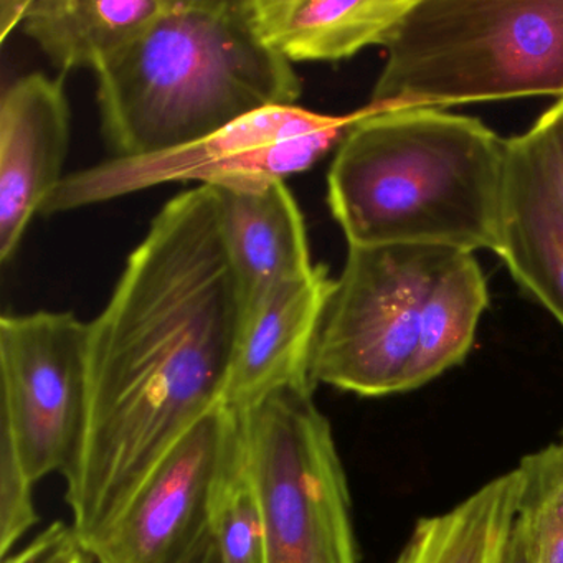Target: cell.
<instances>
[{
	"label": "cell",
	"mask_w": 563,
	"mask_h": 563,
	"mask_svg": "<svg viewBox=\"0 0 563 563\" xmlns=\"http://www.w3.org/2000/svg\"><path fill=\"white\" fill-rule=\"evenodd\" d=\"M240 413L265 563H358L347 477L314 390L285 388Z\"/></svg>",
	"instance_id": "cell-5"
},
{
	"label": "cell",
	"mask_w": 563,
	"mask_h": 563,
	"mask_svg": "<svg viewBox=\"0 0 563 563\" xmlns=\"http://www.w3.org/2000/svg\"><path fill=\"white\" fill-rule=\"evenodd\" d=\"M368 104L563 98V0H415L384 45Z\"/></svg>",
	"instance_id": "cell-4"
},
{
	"label": "cell",
	"mask_w": 563,
	"mask_h": 563,
	"mask_svg": "<svg viewBox=\"0 0 563 563\" xmlns=\"http://www.w3.org/2000/svg\"><path fill=\"white\" fill-rule=\"evenodd\" d=\"M239 410L202 418L137 490L117 522L88 545L97 563H179L209 530L210 504Z\"/></svg>",
	"instance_id": "cell-9"
},
{
	"label": "cell",
	"mask_w": 563,
	"mask_h": 563,
	"mask_svg": "<svg viewBox=\"0 0 563 563\" xmlns=\"http://www.w3.org/2000/svg\"><path fill=\"white\" fill-rule=\"evenodd\" d=\"M563 213V98L520 136H514Z\"/></svg>",
	"instance_id": "cell-21"
},
{
	"label": "cell",
	"mask_w": 563,
	"mask_h": 563,
	"mask_svg": "<svg viewBox=\"0 0 563 563\" xmlns=\"http://www.w3.org/2000/svg\"><path fill=\"white\" fill-rule=\"evenodd\" d=\"M516 470L530 563H563V440L527 454Z\"/></svg>",
	"instance_id": "cell-19"
},
{
	"label": "cell",
	"mask_w": 563,
	"mask_h": 563,
	"mask_svg": "<svg viewBox=\"0 0 563 563\" xmlns=\"http://www.w3.org/2000/svg\"><path fill=\"white\" fill-rule=\"evenodd\" d=\"M487 306L489 289L479 262L474 253H456L428 292L404 394L430 384L467 357Z\"/></svg>",
	"instance_id": "cell-17"
},
{
	"label": "cell",
	"mask_w": 563,
	"mask_h": 563,
	"mask_svg": "<svg viewBox=\"0 0 563 563\" xmlns=\"http://www.w3.org/2000/svg\"><path fill=\"white\" fill-rule=\"evenodd\" d=\"M88 322L74 312L0 319V437L35 484L74 463L87 411Z\"/></svg>",
	"instance_id": "cell-8"
},
{
	"label": "cell",
	"mask_w": 563,
	"mask_h": 563,
	"mask_svg": "<svg viewBox=\"0 0 563 563\" xmlns=\"http://www.w3.org/2000/svg\"><path fill=\"white\" fill-rule=\"evenodd\" d=\"M562 440H563V431H562Z\"/></svg>",
	"instance_id": "cell-26"
},
{
	"label": "cell",
	"mask_w": 563,
	"mask_h": 563,
	"mask_svg": "<svg viewBox=\"0 0 563 563\" xmlns=\"http://www.w3.org/2000/svg\"><path fill=\"white\" fill-rule=\"evenodd\" d=\"M212 189L245 308L314 272L305 219L285 180L243 179Z\"/></svg>",
	"instance_id": "cell-12"
},
{
	"label": "cell",
	"mask_w": 563,
	"mask_h": 563,
	"mask_svg": "<svg viewBox=\"0 0 563 563\" xmlns=\"http://www.w3.org/2000/svg\"><path fill=\"white\" fill-rule=\"evenodd\" d=\"M496 255L514 282L563 328V213L514 137L507 140L503 229Z\"/></svg>",
	"instance_id": "cell-14"
},
{
	"label": "cell",
	"mask_w": 563,
	"mask_h": 563,
	"mask_svg": "<svg viewBox=\"0 0 563 563\" xmlns=\"http://www.w3.org/2000/svg\"><path fill=\"white\" fill-rule=\"evenodd\" d=\"M71 113L65 77L29 74L0 98V260L14 258L32 219L64 183Z\"/></svg>",
	"instance_id": "cell-10"
},
{
	"label": "cell",
	"mask_w": 563,
	"mask_h": 563,
	"mask_svg": "<svg viewBox=\"0 0 563 563\" xmlns=\"http://www.w3.org/2000/svg\"><path fill=\"white\" fill-rule=\"evenodd\" d=\"M209 529L223 563H265L262 504L250 470L242 413L210 504Z\"/></svg>",
	"instance_id": "cell-18"
},
{
	"label": "cell",
	"mask_w": 563,
	"mask_h": 563,
	"mask_svg": "<svg viewBox=\"0 0 563 563\" xmlns=\"http://www.w3.org/2000/svg\"><path fill=\"white\" fill-rule=\"evenodd\" d=\"M169 0H31L22 32L62 77L97 74L133 42Z\"/></svg>",
	"instance_id": "cell-15"
},
{
	"label": "cell",
	"mask_w": 563,
	"mask_h": 563,
	"mask_svg": "<svg viewBox=\"0 0 563 563\" xmlns=\"http://www.w3.org/2000/svg\"><path fill=\"white\" fill-rule=\"evenodd\" d=\"M415 0H250L263 41L289 64L341 62L387 44Z\"/></svg>",
	"instance_id": "cell-13"
},
{
	"label": "cell",
	"mask_w": 563,
	"mask_h": 563,
	"mask_svg": "<svg viewBox=\"0 0 563 563\" xmlns=\"http://www.w3.org/2000/svg\"><path fill=\"white\" fill-rule=\"evenodd\" d=\"M2 563H97L74 526L57 522L45 527L24 549L2 559Z\"/></svg>",
	"instance_id": "cell-22"
},
{
	"label": "cell",
	"mask_w": 563,
	"mask_h": 563,
	"mask_svg": "<svg viewBox=\"0 0 563 563\" xmlns=\"http://www.w3.org/2000/svg\"><path fill=\"white\" fill-rule=\"evenodd\" d=\"M243 312L216 192H180L154 217L110 301L88 322L84 433L64 474L85 545L223 405Z\"/></svg>",
	"instance_id": "cell-1"
},
{
	"label": "cell",
	"mask_w": 563,
	"mask_h": 563,
	"mask_svg": "<svg viewBox=\"0 0 563 563\" xmlns=\"http://www.w3.org/2000/svg\"><path fill=\"white\" fill-rule=\"evenodd\" d=\"M34 481L25 473L11 441L0 437V556L38 522L34 506Z\"/></svg>",
	"instance_id": "cell-20"
},
{
	"label": "cell",
	"mask_w": 563,
	"mask_h": 563,
	"mask_svg": "<svg viewBox=\"0 0 563 563\" xmlns=\"http://www.w3.org/2000/svg\"><path fill=\"white\" fill-rule=\"evenodd\" d=\"M499 563H530L529 540H527L526 527L519 516L516 517Z\"/></svg>",
	"instance_id": "cell-24"
},
{
	"label": "cell",
	"mask_w": 563,
	"mask_h": 563,
	"mask_svg": "<svg viewBox=\"0 0 563 563\" xmlns=\"http://www.w3.org/2000/svg\"><path fill=\"white\" fill-rule=\"evenodd\" d=\"M362 114L364 107L344 117L296 104L266 108L177 150L113 157L68 174L41 213L71 212L174 183L213 187L243 179L286 180L338 147Z\"/></svg>",
	"instance_id": "cell-7"
},
{
	"label": "cell",
	"mask_w": 563,
	"mask_h": 563,
	"mask_svg": "<svg viewBox=\"0 0 563 563\" xmlns=\"http://www.w3.org/2000/svg\"><path fill=\"white\" fill-rule=\"evenodd\" d=\"M179 563H223L210 529L203 533L202 539L194 545V549Z\"/></svg>",
	"instance_id": "cell-25"
},
{
	"label": "cell",
	"mask_w": 563,
	"mask_h": 563,
	"mask_svg": "<svg viewBox=\"0 0 563 563\" xmlns=\"http://www.w3.org/2000/svg\"><path fill=\"white\" fill-rule=\"evenodd\" d=\"M457 252L428 245L349 246L309 377L361 397L404 394L431 286Z\"/></svg>",
	"instance_id": "cell-6"
},
{
	"label": "cell",
	"mask_w": 563,
	"mask_h": 563,
	"mask_svg": "<svg viewBox=\"0 0 563 563\" xmlns=\"http://www.w3.org/2000/svg\"><path fill=\"white\" fill-rule=\"evenodd\" d=\"M507 140L477 118L367 104L335 147L328 203L347 246H499Z\"/></svg>",
	"instance_id": "cell-2"
},
{
	"label": "cell",
	"mask_w": 563,
	"mask_h": 563,
	"mask_svg": "<svg viewBox=\"0 0 563 563\" xmlns=\"http://www.w3.org/2000/svg\"><path fill=\"white\" fill-rule=\"evenodd\" d=\"M31 0H0V42H8L14 29L22 27Z\"/></svg>",
	"instance_id": "cell-23"
},
{
	"label": "cell",
	"mask_w": 563,
	"mask_h": 563,
	"mask_svg": "<svg viewBox=\"0 0 563 563\" xmlns=\"http://www.w3.org/2000/svg\"><path fill=\"white\" fill-rule=\"evenodd\" d=\"M516 467L453 509L418 520L394 563H499L517 517Z\"/></svg>",
	"instance_id": "cell-16"
},
{
	"label": "cell",
	"mask_w": 563,
	"mask_h": 563,
	"mask_svg": "<svg viewBox=\"0 0 563 563\" xmlns=\"http://www.w3.org/2000/svg\"><path fill=\"white\" fill-rule=\"evenodd\" d=\"M328 266L283 283L243 312L223 405L249 410L285 388H312L309 368L334 291Z\"/></svg>",
	"instance_id": "cell-11"
},
{
	"label": "cell",
	"mask_w": 563,
	"mask_h": 563,
	"mask_svg": "<svg viewBox=\"0 0 563 563\" xmlns=\"http://www.w3.org/2000/svg\"><path fill=\"white\" fill-rule=\"evenodd\" d=\"M98 77L114 157L177 150L301 97V78L256 31L250 0H169Z\"/></svg>",
	"instance_id": "cell-3"
}]
</instances>
